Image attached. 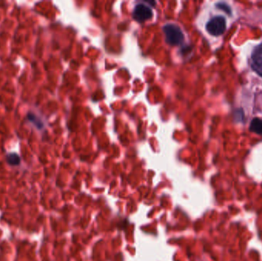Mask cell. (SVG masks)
<instances>
[{
  "label": "cell",
  "mask_w": 262,
  "mask_h": 261,
  "mask_svg": "<svg viewBox=\"0 0 262 261\" xmlns=\"http://www.w3.org/2000/svg\"><path fill=\"white\" fill-rule=\"evenodd\" d=\"M166 40L170 46H180L184 41V35L177 25L168 24L163 27Z\"/></svg>",
  "instance_id": "cell-1"
},
{
  "label": "cell",
  "mask_w": 262,
  "mask_h": 261,
  "mask_svg": "<svg viewBox=\"0 0 262 261\" xmlns=\"http://www.w3.org/2000/svg\"><path fill=\"white\" fill-rule=\"evenodd\" d=\"M226 29V22L224 17L215 16L207 23L206 30L214 36L222 35Z\"/></svg>",
  "instance_id": "cell-2"
},
{
  "label": "cell",
  "mask_w": 262,
  "mask_h": 261,
  "mask_svg": "<svg viewBox=\"0 0 262 261\" xmlns=\"http://www.w3.org/2000/svg\"><path fill=\"white\" fill-rule=\"evenodd\" d=\"M153 13L151 8L144 5V4H138L135 7L133 12V17L135 20L139 22H146L152 19Z\"/></svg>",
  "instance_id": "cell-3"
},
{
  "label": "cell",
  "mask_w": 262,
  "mask_h": 261,
  "mask_svg": "<svg viewBox=\"0 0 262 261\" xmlns=\"http://www.w3.org/2000/svg\"><path fill=\"white\" fill-rule=\"evenodd\" d=\"M251 65L252 69L262 77V44L258 46L252 53Z\"/></svg>",
  "instance_id": "cell-4"
},
{
  "label": "cell",
  "mask_w": 262,
  "mask_h": 261,
  "mask_svg": "<svg viewBox=\"0 0 262 261\" xmlns=\"http://www.w3.org/2000/svg\"><path fill=\"white\" fill-rule=\"evenodd\" d=\"M250 130L257 134L262 135V120L259 118H255L250 125Z\"/></svg>",
  "instance_id": "cell-5"
},
{
  "label": "cell",
  "mask_w": 262,
  "mask_h": 261,
  "mask_svg": "<svg viewBox=\"0 0 262 261\" xmlns=\"http://www.w3.org/2000/svg\"><path fill=\"white\" fill-rule=\"evenodd\" d=\"M5 160H6L7 163L13 165V166L19 165L21 162L20 157L16 154H8L5 157Z\"/></svg>",
  "instance_id": "cell-6"
},
{
  "label": "cell",
  "mask_w": 262,
  "mask_h": 261,
  "mask_svg": "<svg viewBox=\"0 0 262 261\" xmlns=\"http://www.w3.org/2000/svg\"><path fill=\"white\" fill-rule=\"evenodd\" d=\"M216 7L218 8H220L222 10L225 11L226 13L230 15L231 14V9L229 8V5H226L225 3H222V2H219V3L216 4Z\"/></svg>",
  "instance_id": "cell-7"
}]
</instances>
